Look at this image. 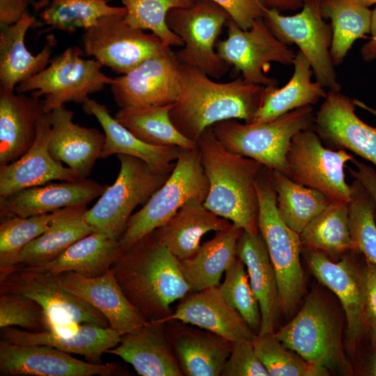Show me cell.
Instances as JSON below:
<instances>
[{"instance_id": "36", "label": "cell", "mask_w": 376, "mask_h": 376, "mask_svg": "<svg viewBox=\"0 0 376 376\" xmlns=\"http://www.w3.org/2000/svg\"><path fill=\"white\" fill-rule=\"evenodd\" d=\"M86 205L68 207L54 211L49 227L25 246L17 266L49 261L77 240L93 233V229L86 219L88 210Z\"/></svg>"}, {"instance_id": "22", "label": "cell", "mask_w": 376, "mask_h": 376, "mask_svg": "<svg viewBox=\"0 0 376 376\" xmlns=\"http://www.w3.org/2000/svg\"><path fill=\"white\" fill-rule=\"evenodd\" d=\"M54 276L62 287L99 311L120 336L148 322L127 299L111 269L96 277L73 272Z\"/></svg>"}, {"instance_id": "54", "label": "cell", "mask_w": 376, "mask_h": 376, "mask_svg": "<svg viewBox=\"0 0 376 376\" xmlns=\"http://www.w3.org/2000/svg\"><path fill=\"white\" fill-rule=\"evenodd\" d=\"M269 8L278 10H294L302 8L306 0H262Z\"/></svg>"}, {"instance_id": "40", "label": "cell", "mask_w": 376, "mask_h": 376, "mask_svg": "<svg viewBox=\"0 0 376 376\" xmlns=\"http://www.w3.org/2000/svg\"><path fill=\"white\" fill-rule=\"evenodd\" d=\"M321 13L331 20L330 55L334 66L341 65L354 42L370 33L372 10L348 0H321Z\"/></svg>"}, {"instance_id": "26", "label": "cell", "mask_w": 376, "mask_h": 376, "mask_svg": "<svg viewBox=\"0 0 376 376\" xmlns=\"http://www.w3.org/2000/svg\"><path fill=\"white\" fill-rule=\"evenodd\" d=\"M73 116L65 106L50 112L49 150L56 160L64 162L79 178L85 179L100 158L105 135L96 128L73 123Z\"/></svg>"}, {"instance_id": "12", "label": "cell", "mask_w": 376, "mask_h": 376, "mask_svg": "<svg viewBox=\"0 0 376 376\" xmlns=\"http://www.w3.org/2000/svg\"><path fill=\"white\" fill-rule=\"evenodd\" d=\"M229 18L227 11L212 0H196L189 8L170 10L166 24L184 43L176 52L180 62L201 70L210 77H223L230 66L214 47Z\"/></svg>"}, {"instance_id": "9", "label": "cell", "mask_w": 376, "mask_h": 376, "mask_svg": "<svg viewBox=\"0 0 376 376\" xmlns=\"http://www.w3.org/2000/svg\"><path fill=\"white\" fill-rule=\"evenodd\" d=\"M81 54L79 47H68L43 70L19 84L15 91L30 92L37 98L44 96L47 113L69 102L82 104L89 95L111 84L113 78L101 71L103 65L97 60L84 59Z\"/></svg>"}, {"instance_id": "39", "label": "cell", "mask_w": 376, "mask_h": 376, "mask_svg": "<svg viewBox=\"0 0 376 376\" xmlns=\"http://www.w3.org/2000/svg\"><path fill=\"white\" fill-rule=\"evenodd\" d=\"M271 171L279 213L290 228L300 234L331 201L320 191L301 185L281 171Z\"/></svg>"}, {"instance_id": "53", "label": "cell", "mask_w": 376, "mask_h": 376, "mask_svg": "<svg viewBox=\"0 0 376 376\" xmlns=\"http://www.w3.org/2000/svg\"><path fill=\"white\" fill-rule=\"evenodd\" d=\"M370 33V39L360 49L361 56L366 62L376 61V6L372 10Z\"/></svg>"}, {"instance_id": "23", "label": "cell", "mask_w": 376, "mask_h": 376, "mask_svg": "<svg viewBox=\"0 0 376 376\" xmlns=\"http://www.w3.org/2000/svg\"><path fill=\"white\" fill-rule=\"evenodd\" d=\"M130 363L141 376L183 375L169 337L166 322L148 321L120 336L107 351Z\"/></svg>"}, {"instance_id": "49", "label": "cell", "mask_w": 376, "mask_h": 376, "mask_svg": "<svg viewBox=\"0 0 376 376\" xmlns=\"http://www.w3.org/2000/svg\"><path fill=\"white\" fill-rule=\"evenodd\" d=\"M224 8L242 29H249L255 19L263 17L262 0H212Z\"/></svg>"}, {"instance_id": "34", "label": "cell", "mask_w": 376, "mask_h": 376, "mask_svg": "<svg viewBox=\"0 0 376 376\" xmlns=\"http://www.w3.org/2000/svg\"><path fill=\"white\" fill-rule=\"evenodd\" d=\"M243 229L233 225L201 244L191 257L178 260L190 291L219 286L222 274L235 260L237 241Z\"/></svg>"}, {"instance_id": "16", "label": "cell", "mask_w": 376, "mask_h": 376, "mask_svg": "<svg viewBox=\"0 0 376 376\" xmlns=\"http://www.w3.org/2000/svg\"><path fill=\"white\" fill-rule=\"evenodd\" d=\"M180 65L176 52L169 47L113 78L110 86L116 103L120 109L173 104L180 89Z\"/></svg>"}, {"instance_id": "8", "label": "cell", "mask_w": 376, "mask_h": 376, "mask_svg": "<svg viewBox=\"0 0 376 376\" xmlns=\"http://www.w3.org/2000/svg\"><path fill=\"white\" fill-rule=\"evenodd\" d=\"M116 156L120 162L118 176L88 210L86 219L93 232L118 240L134 209L143 205L171 172H155L143 160L133 156Z\"/></svg>"}, {"instance_id": "48", "label": "cell", "mask_w": 376, "mask_h": 376, "mask_svg": "<svg viewBox=\"0 0 376 376\" xmlns=\"http://www.w3.org/2000/svg\"><path fill=\"white\" fill-rule=\"evenodd\" d=\"M221 375L269 376L256 354L250 340H241L233 343L232 350Z\"/></svg>"}, {"instance_id": "27", "label": "cell", "mask_w": 376, "mask_h": 376, "mask_svg": "<svg viewBox=\"0 0 376 376\" xmlns=\"http://www.w3.org/2000/svg\"><path fill=\"white\" fill-rule=\"evenodd\" d=\"M43 99L0 88V166L17 160L33 145Z\"/></svg>"}, {"instance_id": "38", "label": "cell", "mask_w": 376, "mask_h": 376, "mask_svg": "<svg viewBox=\"0 0 376 376\" xmlns=\"http://www.w3.org/2000/svg\"><path fill=\"white\" fill-rule=\"evenodd\" d=\"M302 248L338 256L356 250L349 226L348 203L331 202L299 234Z\"/></svg>"}, {"instance_id": "55", "label": "cell", "mask_w": 376, "mask_h": 376, "mask_svg": "<svg viewBox=\"0 0 376 376\" xmlns=\"http://www.w3.org/2000/svg\"><path fill=\"white\" fill-rule=\"evenodd\" d=\"M368 373L370 375L376 376V350L373 354L368 366Z\"/></svg>"}, {"instance_id": "52", "label": "cell", "mask_w": 376, "mask_h": 376, "mask_svg": "<svg viewBox=\"0 0 376 376\" xmlns=\"http://www.w3.org/2000/svg\"><path fill=\"white\" fill-rule=\"evenodd\" d=\"M30 0H0V26L17 22L26 13Z\"/></svg>"}, {"instance_id": "24", "label": "cell", "mask_w": 376, "mask_h": 376, "mask_svg": "<svg viewBox=\"0 0 376 376\" xmlns=\"http://www.w3.org/2000/svg\"><path fill=\"white\" fill-rule=\"evenodd\" d=\"M186 324L178 320L166 322L173 351L183 375H221L233 343L207 330Z\"/></svg>"}, {"instance_id": "20", "label": "cell", "mask_w": 376, "mask_h": 376, "mask_svg": "<svg viewBox=\"0 0 376 376\" xmlns=\"http://www.w3.org/2000/svg\"><path fill=\"white\" fill-rule=\"evenodd\" d=\"M51 133L50 112H47L38 123L36 139L31 147L17 160L0 166V198L55 180L80 179L71 169L64 166L50 154Z\"/></svg>"}, {"instance_id": "35", "label": "cell", "mask_w": 376, "mask_h": 376, "mask_svg": "<svg viewBox=\"0 0 376 376\" xmlns=\"http://www.w3.org/2000/svg\"><path fill=\"white\" fill-rule=\"evenodd\" d=\"M34 23L27 12L15 24L1 27L0 88L15 91L21 82L43 70L50 63L49 44L33 56L25 45V36Z\"/></svg>"}, {"instance_id": "5", "label": "cell", "mask_w": 376, "mask_h": 376, "mask_svg": "<svg viewBox=\"0 0 376 376\" xmlns=\"http://www.w3.org/2000/svg\"><path fill=\"white\" fill-rule=\"evenodd\" d=\"M312 106L295 109L269 122L242 123L228 119L214 124L217 140L231 152L251 158L270 169L288 173L287 154L293 136L313 128Z\"/></svg>"}, {"instance_id": "32", "label": "cell", "mask_w": 376, "mask_h": 376, "mask_svg": "<svg viewBox=\"0 0 376 376\" xmlns=\"http://www.w3.org/2000/svg\"><path fill=\"white\" fill-rule=\"evenodd\" d=\"M294 72L288 82L281 88L277 85L265 86L261 104L249 123L272 121L295 109L313 106L327 92L317 81L307 58L298 51L293 61Z\"/></svg>"}, {"instance_id": "37", "label": "cell", "mask_w": 376, "mask_h": 376, "mask_svg": "<svg viewBox=\"0 0 376 376\" xmlns=\"http://www.w3.org/2000/svg\"><path fill=\"white\" fill-rule=\"evenodd\" d=\"M173 104L121 108L114 118L142 141L157 146L193 148L196 142L182 135L173 125Z\"/></svg>"}, {"instance_id": "42", "label": "cell", "mask_w": 376, "mask_h": 376, "mask_svg": "<svg viewBox=\"0 0 376 376\" xmlns=\"http://www.w3.org/2000/svg\"><path fill=\"white\" fill-rule=\"evenodd\" d=\"M127 10L125 19L133 28L149 30L166 46L184 45L166 24V16L173 9L189 8L196 0H120Z\"/></svg>"}, {"instance_id": "29", "label": "cell", "mask_w": 376, "mask_h": 376, "mask_svg": "<svg viewBox=\"0 0 376 376\" xmlns=\"http://www.w3.org/2000/svg\"><path fill=\"white\" fill-rule=\"evenodd\" d=\"M82 107L87 114L96 118L103 129L105 140L100 159L127 155L143 160L155 172L172 171L180 148L152 146L142 141L111 116L105 105L94 100L88 98Z\"/></svg>"}, {"instance_id": "28", "label": "cell", "mask_w": 376, "mask_h": 376, "mask_svg": "<svg viewBox=\"0 0 376 376\" xmlns=\"http://www.w3.org/2000/svg\"><path fill=\"white\" fill-rule=\"evenodd\" d=\"M237 256L246 266L258 301L261 322L258 334L274 333L281 310L278 285L267 245L260 232L243 230L237 241Z\"/></svg>"}, {"instance_id": "6", "label": "cell", "mask_w": 376, "mask_h": 376, "mask_svg": "<svg viewBox=\"0 0 376 376\" xmlns=\"http://www.w3.org/2000/svg\"><path fill=\"white\" fill-rule=\"evenodd\" d=\"M208 189L197 146L180 148L175 166L164 183L130 217L118 240L120 253L162 226L190 200L204 202Z\"/></svg>"}, {"instance_id": "1", "label": "cell", "mask_w": 376, "mask_h": 376, "mask_svg": "<svg viewBox=\"0 0 376 376\" xmlns=\"http://www.w3.org/2000/svg\"><path fill=\"white\" fill-rule=\"evenodd\" d=\"M111 269L127 299L148 321L166 322L171 305L191 292L178 260L155 230L121 252Z\"/></svg>"}, {"instance_id": "50", "label": "cell", "mask_w": 376, "mask_h": 376, "mask_svg": "<svg viewBox=\"0 0 376 376\" xmlns=\"http://www.w3.org/2000/svg\"><path fill=\"white\" fill-rule=\"evenodd\" d=\"M365 262L363 267L365 302L368 328L376 324V266L366 260Z\"/></svg>"}, {"instance_id": "7", "label": "cell", "mask_w": 376, "mask_h": 376, "mask_svg": "<svg viewBox=\"0 0 376 376\" xmlns=\"http://www.w3.org/2000/svg\"><path fill=\"white\" fill-rule=\"evenodd\" d=\"M0 293L18 294L38 302L48 315L49 331L63 336L75 335L82 324L110 327L99 311L68 291L48 273L16 267L0 276Z\"/></svg>"}, {"instance_id": "11", "label": "cell", "mask_w": 376, "mask_h": 376, "mask_svg": "<svg viewBox=\"0 0 376 376\" xmlns=\"http://www.w3.org/2000/svg\"><path fill=\"white\" fill-rule=\"evenodd\" d=\"M320 1L306 0L301 12L294 15H283L263 5V18L278 40L299 47L308 60L317 81L324 88L340 91L330 55L332 28L324 20Z\"/></svg>"}, {"instance_id": "19", "label": "cell", "mask_w": 376, "mask_h": 376, "mask_svg": "<svg viewBox=\"0 0 376 376\" xmlns=\"http://www.w3.org/2000/svg\"><path fill=\"white\" fill-rule=\"evenodd\" d=\"M114 363H93L44 345H19L0 340L1 376H110Z\"/></svg>"}, {"instance_id": "44", "label": "cell", "mask_w": 376, "mask_h": 376, "mask_svg": "<svg viewBox=\"0 0 376 376\" xmlns=\"http://www.w3.org/2000/svg\"><path fill=\"white\" fill-rule=\"evenodd\" d=\"M252 344L269 376H325L327 368L311 364L286 347L274 335L255 334Z\"/></svg>"}, {"instance_id": "45", "label": "cell", "mask_w": 376, "mask_h": 376, "mask_svg": "<svg viewBox=\"0 0 376 376\" xmlns=\"http://www.w3.org/2000/svg\"><path fill=\"white\" fill-rule=\"evenodd\" d=\"M352 198L348 203L349 226L356 251L376 266V220L373 201L357 180L351 185Z\"/></svg>"}, {"instance_id": "43", "label": "cell", "mask_w": 376, "mask_h": 376, "mask_svg": "<svg viewBox=\"0 0 376 376\" xmlns=\"http://www.w3.org/2000/svg\"><path fill=\"white\" fill-rule=\"evenodd\" d=\"M52 214L3 217L0 224V276L18 265L23 249L47 230Z\"/></svg>"}, {"instance_id": "18", "label": "cell", "mask_w": 376, "mask_h": 376, "mask_svg": "<svg viewBox=\"0 0 376 376\" xmlns=\"http://www.w3.org/2000/svg\"><path fill=\"white\" fill-rule=\"evenodd\" d=\"M306 251L313 274L339 299L346 316L349 346L354 348L368 330L363 267L348 255L335 262L321 251Z\"/></svg>"}, {"instance_id": "41", "label": "cell", "mask_w": 376, "mask_h": 376, "mask_svg": "<svg viewBox=\"0 0 376 376\" xmlns=\"http://www.w3.org/2000/svg\"><path fill=\"white\" fill-rule=\"evenodd\" d=\"M107 2V0H52L40 16L47 24L62 31L87 30L103 17L125 16L127 10L124 6H111Z\"/></svg>"}, {"instance_id": "31", "label": "cell", "mask_w": 376, "mask_h": 376, "mask_svg": "<svg viewBox=\"0 0 376 376\" xmlns=\"http://www.w3.org/2000/svg\"><path fill=\"white\" fill-rule=\"evenodd\" d=\"M232 225L208 210L203 201L192 199L155 230L161 243L180 260L197 251L202 237L207 233L224 230Z\"/></svg>"}, {"instance_id": "56", "label": "cell", "mask_w": 376, "mask_h": 376, "mask_svg": "<svg viewBox=\"0 0 376 376\" xmlns=\"http://www.w3.org/2000/svg\"><path fill=\"white\" fill-rule=\"evenodd\" d=\"M374 348L376 350V324L368 328Z\"/></svg>"}, {"instance_id": "47", "label": "cell", "mask_w": 376, "mask_h": 376, "mask_svg": "<svg viewBox=\"0 0 376 376\" xmlns=\"http://www.w3.org/2000/svg\"><path fill=\"white\" fill-rule=\"evenodd\" d=\"M19 327L31 332L50 331L48 315L36 301L13 293H0V328Z\"/></svg>"}, {"instance_id": "4", "label": "cell", "mask_w": 376, "mask_h": 376, "mask_svg": "<svg viewBox=\"0 0 376 376\" xmlns=\"http://www.w3.org/2000/svg\"><path fill=\"white\" fill-rule=\"evenodd\" d=\"M256 186L258 198V224L276 276L280 308L290 314L305 291V279L300 253L299 234L290 228L281 219L276 205L272 171L263 167Z\"/></svg>"}, {"instance_id": "46", "label": "cell", "mask_w": 376, "mask_h": 376, "mask_svg": "<svg viewBox=\"0 0 376 376\" xmlns=\"http://www.w3.org/2000/svg\"><path fill=\"white\" fill-rule=\"evenodd\" d=\"M245 268L244 263L237 257L226 270L224 280L219 288L226 301L258 334L261 322L260 307Z\"/></svg>"}, {"instance_id": "10", "label": "cell", "mask_w": 376, "mask_h": 376, "mask_svg": "<svg viewBox=\"0 0 376 376\" xmlns=\"http://www.w3.org/2000/svg\"><path fill=\"white\" fill-rule=\"evenodd\" d=\"M275 336L307 362L329 370L350 373L337 320L322 298L311 294L295 317Z\"/></svg>"}, {"instance_id": "17", "label": "cell", "mask_w": 376, "mask_h": 376, "mask_svg": "<svg viewBox=\"0 0 376 376\" xmlns=\"http://www.w3.org/2000/svg\"><path fill=\"white\" fill-rule=\"evenodd\" d=\"M356 104L340 91L329 90L315 113L313 129L327 147L350 150L376 166V126L357 116Z\"/></svg>"}, {"instance_id": "14", "label": "cell", "mask_w": 376, "mask_h": 376, "mask_svg": "<svg viewBox=\"0 0 376 376\" xmlns=\"http://www.w3.org/2000/svg\"><path fill=\"white\" fill-rule=\"evenodd\" d=\"M227 38L216 45L219 56L233 66L246 82L264 86L277 85L278 81L267 76L271 62L293 64L296 53L271 32L263 17L257 18L246 30L231 18L226 22Z\"/></svg>"}, {"instance_id": "51", "label": "cell", "mask_w": 376, "mask_h": 376, "mask_svg": "<svg viewBox=\"0 0 376 376\" xmlns=\"http://www.w3.org/2000/svg\"><path fill=\"white\" fill-rule=\"evenodd\" d=\"M352 163L356 169H349V173L358 180L371 196L375 204V217L376 220V171L365 163L354 159Z\"/></svg>"}, {"instance_id": "15", "label": "cell", "mask_w": 376, "mask_h": 376, "mask_svg": "<svg viewBox=\"0 0 376 376\" xmlns=\"http://www.w3.org/2000/svg\"><path fill=\"white\" fill-rule=\"evenodd\" d=\"M82 40L87 55L118 75L127 73L171 47L155 34L132 27L123 15L102 17L85 30Z\"/></svg>"}, {"instance_id": "25", "label": "cell", "mask_w": 376, "mask_h": 376, "mask_svg": "<svg viewBox=\"0 0 376 376\" xmlns=\"http://www.w3.org/2000/svg\"><path fill=\"white\" fill-rule=\"evenodd\" d=\"M183 299L166 322L191 324L232 343L252 340L256 334L240 313L226 301L219 286L193 292Z\"/></svg>"}, {"instance_id": "13", "label": "cell", "mask_w": 376, "mask_h": 376, "mask_svg": "<svg viewBox=\"0 0 376 376\" xmlns=\"http://www.w3.org/2000/svg\"><path fill=\"white\" fill-rule=\"evenodd\" d=\"M354 157L345 150L324 146L313 128L295 134L287 154V175L294 181L317 189L331 202L349 203L352 189L345 180L346 163Z\"/></svg>"}, {"instance_id": "21", "label": "cell", "mask_w": 376, "mask_h": 376, "mask_svg": "<svg viewBox=\"0 0 376 376\" xmlns=\"http://www.w3.org/2000/svg\"><path fill=\"white\" fill-rule=\"evenodd\" d=\"M106 188L107 185L88 178L49 182L0 198V215L3 218L28 217L68 207L88 205L100 197Z\"/></svg>"}, {"instance_id": "57", "label": "cell", "mask_w": 376, "mask_h": 376, "mask_svg": "<svg viewBox=\"0 0 376 376\" xmlns=\"http://www.w3.org/2000/svg\"><path fill=\"white\" fill-rule=\"evenodd\" d=\"M348 1L355 3H358L359 5H361L366 7H368V8L369 6L376 3V0H348Z\"/></svg>"}, {"instance_id": "2", "label": "cell", "mask_w": 376, "mask_h": 376, "mask_svg": "<svg viewBox=\"0 0 376 376\" xmlns=\"http://www.w3.org/2000/svg\"><path fill=\"white\" fill-rule=\"evenodd\" d=\"M264 88L242 77L216 82L201 70L180 63V89L171 119L182 135L196 143L205 129L218 122L237 119L249 123L261 104Z\"/></svg>"}, {"instance_id": "33", "label": "cell", "mask_w": 376, "mask_h": 376, "mask_svg": "<svg viewBox=\"0 0 376 376\" xmlns=\"http://www.w3.org/2000/svg\"><path fill=\"white\" fill-rule=\"evenodd\" d=\"M120 253L118 240L93 232L49 261L17 267L52 275L73 272L87 277H96L109 272Z\"/></svg>"}, {"instance_id": "30", "label": "cell", "mask_w": 376, "mask_h": 376, "mask_svg": "<svg viewBox=\"0 0 376 376\" xmlns=\"http://www.w3.org/2000/svg\"><path fill=\"white\" fill-rule=\"evenodd\" d=\"M0 338L19 345H49L69 354L81 355L93 363H102V356L120 340V336L111 327L93 324H82L79 331L72 336H63L49 331L31 332L7 327L1 328Z\"/></svg>"}, {"instance_id": "3", "label": "cell", "mask_w": 376, "mask_h": 376, "mask_svg": "<svg viewBox=\"0 0 376 376\" xmlns=\"http://www.w3.org/2000/svg\"><path fill=\"white\" fill-rule=\"evenodd\" d=\"M196 144L209 185L204 205L243 230L258 233L256 181L264 166L225 148L212 127L204 130Z\"/></svg>"}]
</instances>
